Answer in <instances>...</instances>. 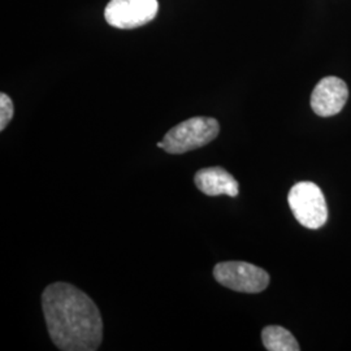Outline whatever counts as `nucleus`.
Instances as JSON below:
<instances>
[{"label": "nucleus", "instance_id": "nucleus-6", "mask_svg": "<svg viewBox=\"0 0 351 351\" xmlns=\"http://www.w3.org/2000/svg\"><path fill=\"white\" fill-rule=\"evenodd\" d=\"M349 98V88L343 80L335 75L317 82L311 95V108L320 117H330L342 111Z\"/></svg>", "mask_w": 351, "mask_h": 351}, {"label": "nucleus", "instance_id": "nucleus-2", "mask_svg": "<svg viewBox=\"0 0 351 351\" xmlns=\"http://www.w3.org/2000/svg\"><path fill=\"white\" fill-rule=\"evenodd\" d=\"M220 133V124L213 117L197 116L173 126L156 146L168 154H185L211 143Z\"/></svg>", "mask_w": 351, "mask_h": 351}, {"label": "nucleus", "instance_id": "nucleus-1", "mask_svg": "<svg viewBox=\"0 0 351 351\" xmlns=\"http://www.w3.org/2000/svg\"><path fill=\"white\" fill-rule=\"evenodd\" d=\"M51 339L59 350L95 351L103 339V320L95 302L66 282H53L42 294Z\"/></svg>", "mask_w": 351, "mask_h": 351}, {"label": "nucleus", "instance_id": "nucleus-7", "mask_svg": "<svg viewBox=\"0 0 351 351\" xmlns=\"http://www.w3.org/2000/svg\"><path fill=\"white\" fill-rule=\"evenodd\" d=\"M194 182L197 188L208 197H217L226 194L228 197L236 198L239 195V186L237 180L221 167L199 169L195 173Z\"/></svg>", "mask_w": 351, "mask_h": 351}, {"label": "nucleus", "instance_id": "nucleus-4", "mask_svg": "<svg viewBox=\"0 0 351 351\" xmlns=\"http://www.w3.org/2000/svg\"><path fill=\"white\" fill-rule=\"evenodd\" d=\"M215 280L239 293L256 294L269 285V275L263 268L246 262H221L213 268Z\"/></svg>", "mask_w": 351, "mask_h": 351}, {"label": "nucleus", "instance_id": "nucleus-3", "mask_svg": "<svg viewBox=\"0 0 351 351\" xmlns=\"http://www.w3.org/2000/svg\"><path fill=\"white\" fill-rule=\"evenodd\" d=\"M288 203L297 221L307 229H319L328 220L326 197L314 182L295 184L289 191Z\"/></svg>", "mask_w": 351, "mask_h": 351}, {"label": "nucleus", "instance_id": "nucleus-8", "mask_svg": "<svg viewBox=\"0 0 351 351\" xmlns=\"http://www.w3.org/2000/svg\"><path fill=\"white\" fill-rule=\"evenodd\" d=\"M264 348L268 351H300L301 348L288 329L280 326H265L262 332Z\"/></svg>", "mask_w": 351, "mask_h": 351}, {"label": "nucleus", "instance_id": "nucleus-9", "mask_svg": "<svg viewBox=\"0 0 351 351\" xmlns=\"http://www.w3.org/2000/svg\"><path fill=\"white\" fill-rule=\"evenodd\" d=\"M14 113V106L13 101L7 94H0V130L3 132L10 121L12 120Z\"/></svg>", "mask_w": 351, "mask_h": 351}, {"label": "nucleus", "instance_id": "nucleus-5", "mask_svg": "<svg viewBox=\"0 0 351 351\" xmlns=\"http://www.w3.org/2000/svg\"><path fill=\"white\" fill-rule=\"evenodd\" d=\"M159 11L158 0H111L104 11L108 25L136 29L151 23Z\"/></svg>", "mask_w": 351, "mask_h": 351}]
</instances>
